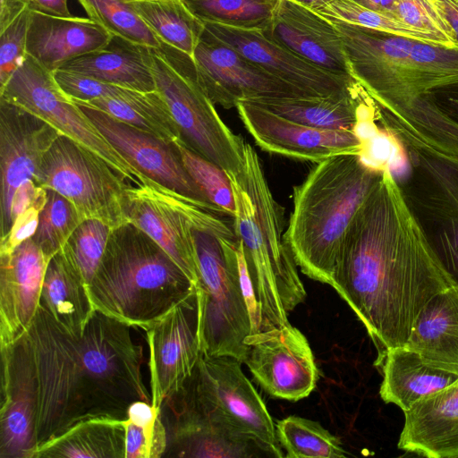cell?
<instances>
[{"label": "cell", "instance_id": "cell-1", "mask_svg": "<svg viewBox=\"0 0 458 458\" xmlns=\"http://www.w3.org/2000/svg\"><path fill=\"white\" fill-rule=\"evenodd\" d=\"M330 285L365 327L377 367L405 345L427 302L453 285L386 166L344 234Z\"/></svg>", "mask_w": 458, "mask_h": 458}, {"label": "cell", "instance_id": "cell-2", "mask_svg": "<svg viewBox=\"0 0 458 458\" xmlns=\"http://www.w3.org/2000/svg\"><path fill=\"white\" fill-rule=\"evenodd\" d=\"M130 328L96 310L73 336L39 306L22 336L35 377L36 451L81 422L124 420L132 403H151Z\"/></svg>", "mask_w": 458, "mask_h": 458}, {"label": "cell", "instance_id": "cell-3", "mask_svg": "<svg viewBox=\"0 0 458 458\" xmlns=\"http://www.w3.org/2000/svg\"><path fill=\"white\" fill-rule=\"evenodd\" d=\"M226 172V171H225ZM235 203L233 225L241 240L259 312V331L280 327L306 291L284 234V209L274 199L256 150L244 142L243 165L226 172Z\"/></svg>", "mask_w": 458, "mask_h": 458}, {"label": "cell", "instance_id": "cell-4", "mask_svg": "<svg viewBox=\"0 0 458 458\" xmlns=\"http://www.w3.org/2000/svg\"><path fill=\"white\" fill-rule=\"evenodd\" d=\"M381 169L358 154L337 155L318 162L293 187L284 238L307 276L330 285L344 234Z\"/></svg>", "mask_w": 458, "mask_h": 458}, {"label": "cell", "instance_id": "cell-5", "mask_svg": "<svg viewBox=\"0 0 458 458\" xmlns=\"http://www.w3.org/2000/svg\"><path fill=\"white\" fill-rule=\"evenodd\" d=\"M96 310L142 329L196 292L175 261L131 223L112 228L88 285Z\"/></svg>", "mask_w": 458, "mask_h": 458}, {"label": "cell", "instance_id": "cell-6", "mask_svg": "<svg viewBox=\"0 0 458 458\" xmlns=\"http://www.w3.org/2000/svg\"><path fill=\"white\" fill-rule=\"evenodd\" d=\"M331 21L342 38L352 77L397 123L435 144L441 117L423 98L413 51L417 39Z\"/></svg>", "mask_w": 458, "mask_h": 458}, {"label": "cell", "instance_id": "cell-7", "mask_svg": "<svg viewBox=\"0 0 458 458\" xmlns=\"http://www.w3.org/2000/svg\"><path fill=\"white\" fill-rule=\"evenodd\" d=\"M219 217L193 228L198 264L196 292L201 352L244 361L246 338L252 333L239 276L237 237L233 221Z\"/></svg>", "mask_w": 458, "mask_h": 458}, {"label": "cell", "instance_id": "cell-8", "mask_svg": "<svg viewBox=\"0 0 458 458\" xmlns=\"http://www.w3.org/2000/svg\"><path fill=\"white\" fill-rule=\"evenodd\" d=\"M380 123L407 156L409 173L399 182L404 199L441 267L458 288V157L426 144L388 115Z\"/></svg>", "mask_w": 458, "mask_h": 458}, {"label": "cell", "instance_id": "cell-9", "mask_svg": "<svg viewBox=\"0 0 458 458\" xmlns=\"http://www.w3.org/2000/svg\"><path fill=\"white\" fill-rule=\"evenodd\" d=\"M148 64L182 141L225 171L238 172L245 140L221 119L199 81L192 57L162 42L159 48H148Z\"/></svg>", "mask_w": 458, "mask_h": 458}, {"label": "cell", "instance_id": "cell-10", "mask_svg": "<svg viewBox=\"0 0 458 458\" xmlns=\"http://www.w3.org/2000/svg\"><path fill=\"white\" fill-rule=\"evenodd\" d=\"M241 363L233 357L201 352L191 376L164 404L189 408L253 440L267 454L283 457L274 421Z\"/></svg>", "mask_w": 458, "mask_h": 458}, {"label": "cell", "instance_id": "cell-11", "mask_svg": "<svg viewBox=\"0 0 458 458\" xmlns=\"http://www.w3.org/2000/svg\"><path fill=\"white\" fill-rule=\"evenodd\" d=\"M34 182L69 199L83 219H98L112 228L127 223L123 200L131 182L67 136L60 135L54 141Z\"/></svg>", "mask_w": 458, "mask_h": 458}, {"label": "cell", "instance_id": "cell-12", "mask_svg": "<svg viewBox=\"0 0 458 458\" xmlns=\"http://www.w3.org/2000/svg\"><path fill=\"white\" fill-rule=\"evenodd\" d=\"M0 98L44 119L62 135L99 156L129 182L144 181L146 176L112 147L80 106L63 91L53 72L30 55L0 89Z\"/></svg>", "mask_w": 458, "mask_h": 458}, {"label": "cell", "instance_id": "cell-13", "mask_svg": "<svg viewBox=\"0 0 458 458\" xmlns=\"http://www.w3.org/2000/svg\"><path fill=\"white\" fill-rule=\"evenodd\" d=\"M123 212L126 222L149 235L196 285L199 271L193 228L223 216L147 176L139 184L129 183Z\"/></svg>", "mask_w": 458, "mask_h": 458}, {"label": "cell", "instance_id": "cell-14", "mask_svg": "<svg viewBox=\"0 0 458 458\" xmlns=\"http://www.w3.org/2000/svg\"><path fill=\"white\" fill-rule=\"evenodd\" d=\"M244 363L269 395L296 402L307 397L318 379L306 336L290 322L250 334L245 340Z\"/></svg>", "mask_w": 458, "mask_h": 458}, {"label": "cell", "instance_id": "cell-15", "mask_svg": "<svg viewBox=\"0 0 458 458\" xmlns=\"http://www.w3.org/2000/svg\"><path fill=\"white\" fill-rule=\"evenodd\" d=\"M143 330L149 352L151 403L162 409L191 376L201 354L197 292Z\"/></svg>", "mask_w": 458, "mask_h": 458}, {"label": "cell", "instance_id": "cell-16", "mask_svg": "<svg viewBox=\"0 0 458 458\" xmlns=\"http://www.w3.org/2000/svg\"><path fill=\"white\" fill-rule=\"evenodd\" d=\"M192 59L199 81L216 105L229 109L241 100L304 97L272 77L204 29Z\"/></svg>", "mask_w": 458, "mask_h": 458}, {"label": "cell", "instance_id": "cell-17", "mask_svg": "<svg viewBox=\"0 0 458 458\" xmlns=\"http://www.w3.org/2000/svg\"><path fill=\"white\" fill-rule=\"evenodd\" d=\"M62 135L49 123L0 98V233L12 227L11 204L16 190L33 180L42 159Z\"/></svg>", "mask_w": 458, "mask_h": 458}, {"label": "cell", "instance_id": "cell-18", "mask_svg": "<svg viewBox=\"0 0 458 458\" xmlns=\"http://www.w3.org/2000/svg\"><path fill=\"white\" fill-rule=\"evenodd\" d=\"M76 104L112 147L135 169L223 216L190 176L174 144L121 122L101 110Z\"/></svg>", "mask_w": 458, "mask_h": 458}, {"label": "cell", "instance_id": "cell-19", "mask_svg": "<svg viewBox=\"0 0 458 458\" xmlns=\"http://www.w3.org/2000/svg\"><path fill=\"white\" fill-rule=\"evenodd\" d=\"M235 107L256 144L267 152L318 163L337 155H360L363 149V142L352 131L301 124L251 100H241Z\"/></svg>", "mask_w": 458, "mask_h": 458}, {"label": "cell", "instance_id": "cell-20", "mask_svg": "<svg viewBox=\"0 0 458 458\" xmlns=\"http://www.w3.org/2000/svg\"><path fill=\"white\" fill-rule=\"evenodd\" d=\"M205 29L267 73L295 89L304 97H325L346 92L352 77L325 71L267 38L262 30H244L216 23Z\"/></svg>", "mask_w": 458, "mask_h": 458}, {"label": "cell", "instance_id": "cell-21", "mask_svg": "<svg viewBox=\"0 0 458 458\" xmlns=\"http://www.w3.org/2000/svg\"><path fill=\"white\" fill-rule=\"evenodd\" d=\"M0 350V458H33L36 386L31 359L23 337Z\"/></svg>", "mask_w": 458, "mask_h": 458}, {"label": "cell", "instance_id": "cell-22", "mask_svg": "<svg viewBox=\"0 0 458 458\" xmlns=\"http://www.w3.org/2000/svg\"><path fill=\"white\" fill-rule=\"evenodd\" d=\"M264 35L329 72L352 77L342 38L334 23L293 0H276Z\"/></svg>", "mask_w": 458, "mask_h": 458}, {"label": "cell", "instance_id": "cell-23", "mask_svg": "<svg viewBox=\"0 0 458 458\" xmlns=\"http://www.w3.org/2000/svg\"><path fill=\"white\" fill-rule=\"evenodd\" d=\"M49 260L31 238L0 254V347L21 338L33 322Z\"/></svg>", "mask_w": 458, "mask_h": 458}, {"label": "cell", "instance_id": "cell-24", "mask_svg": "<svg viewBox=\"0 0 458 458\" xmlns=\"http://www.w3.org/2000/svg\"><path fill=\"white\" fill-rule=\"evenodd\" d=\"M403 413L399 449L429 458H458V380Z\"/></svg>", "mask_w": 458, "mask_h": 458}, {"label": "cell", "instance_id": "cell-25", "mask_svg": "<svg viewBox=\"0 0 458 458\" xmlns=\"http://www.w3.org/2000/svg\"><path fill=\"white\" fill-rule=\"evenodd\" d=\"M113 35L89 18L54 17L30 11L27 53L51 72L106 47Z\"/></svg>", "mask_w": 458, "mask_h": 458}, {"label": "cell", "instance_id": "cell-26", "mask_svg": "<svg viewBox=\"0 0 458 458\" xmlns=\"http://www.w3.org/2000/svg\"><path fill=\"white\" fill-rule=\"evenodd\" d=\"M167 404L174 420L165 455L196 458H250L261 448L251 439L217 425L196 411Z\"/></svg>", "mask_w": 458, "mask_h": 458}, {"label": "cell", "instance_id": "cell-27", "mask_svg": "<svg viewBox=\"0 0 458 458\" xmlns=\"http://www.w3.org/2000/svg\"><path fill=\"white\" fill-rule=\"evenodd\" d=\"M424 362L458 374V288L432 297L418 315L404 345Z\"/></svg>", "mask_w": 458, "mask_h": 458}, {"label": "cell", "instance_id": "cell-28", "mask_svg": "<svg viewBox=\"0 0 458 458\" xmlns=\"http://www.w3.org/2000/svg\"><path fill=\"white\" fill-rule=\"evenodd\" d=\"M378 367L383 375L381 399L397 405L403 411L458 380V374L427 364L417 352L405 346L388 350Z\"/></svg>", "mask_w": 458, "mask_h": 458}, {"label": "cell", "instance_id": "cell-29", "mask_svg": "<svg viewBox=\"0 0 458 458\" xmlns=\"http://www.w3.org/2000/svg\"><path fill=\"white\" fill-rule=\"evenodd\" d=\"M148 48L113 36L104 48L80 55L60 69L132 90H157Z\"/></svg>", "mask_w": 458, "mask_h": 458}, {"label": "cell", "instance_id": "cell-30", "mask_svg": "<svg viewBox=\"0 0 458 458\" xmlns=\"http://www.w3.org/2000/svg\"><path fill=\"white\" fill-rule=\"evenodd\" d=\"M39 306L73 336L83 334L96 312L87 284L63 249L47 264Z\"/></svg>", "mask_w": 458, "mask_h": 458}, {"label": "cell", "instance_id": "cell-31", "mask_svg": "<svg viewBox=\"0 0 458 458\" xmlns=\"http://www.w3.org/2000/svg\"><path fill=\"white\" fill-rule=\"evenodd\" d=\"M366 90L356 83L346 92L325 97L260 98L258 105L310 127L354 131Z\"/></svg>", "mask_w": 458, "mask_h": 458}, {"label": "cell", "instance_id": "cell-32", "mask_svg": "<svg viewBox=\"0 0 458 458\" xmlns=\"http://www.w3.org/2000/svg\"><path fill=\"white\" fill-rule=\"evenodd\" d=\"M125 458L123 420L94 419L81 422L39 447L33 458Z\"/></svg>", "mask_w": 458, "mask_h": 458}, {"label": "cell", "instance_id": "cell-33", "mask_svg": "<svg viewBox=\"0 0 458 458\" xmlns=\"http://www.w3.org/2000/svg\"><path fill=\"white\" fill-rule=\"evenodd\" d=\"M74 101L101 110L168 143L174 144L182 140L169 107L157 90L141 92L128 89L120 97Z\"/></svg>", "mask_w": 458, "mask_h": 458}, {"label": "cell", "instance_id": "cell-34", "mask_svg": "<svg viewBox=\"0 0 458 458\" xmlns=\"http://www.w3.org/2000/svg\"><path fill=\"white\" fill-rule=\"evenodd\" d=\"M129 2L162 42L192 57L205 23L182 0Z\"/></svg>", "mask_w": 458, "mask_h": 458}, {"label": "cell", "instance_id": "cell-35", "mask_svg": "<svg viewBox=\"0 0 458 458\" xmlns=\"http://www.w3.org/2000/svg\"><path fill=\"white\" fill-rule=\"evenodd\" d=\"M276 432L287 458H342L348 455L340 439L317 421L289 416L276 423Z\"/></svg>", "mask_w": 458, "mask_h": 458}, {"label": "cell", "instance_id": "cell-36", "mask_svg": "<svg viewBox=\"0 0 458 458\" xmlns=\"http://www.w3.org/2000/svg\"><path fill=\"white\" fill-rule=\"evenodd\" d=\"M204 23L263 30L272 17L276 0H182Z\"/></svg>", "mask_w": 458, "mask_h": 458}, {"label": "cell", "instance_id": "cell-37", "mask_svg": "<svg viewBox=\"0 0 458 458\" xmlns=\"http://www.w3.org/2000/svg\"><path fill=\"white\" fill-rule=\"evenodd\" d=\"M89 18L113 36L131 43L159 48L162 41L126 0H77Z\"/></svg>", "mask_w": 458, "mask_h": 458}, {"label": "cell", "instance_id": "cell-38", "mask_svg": "<svg viewBox=\"0 0 458 458\" xmlns=\"http://www.w3.org/2000/svg\"><path fill=\"white\" fill-rule=\"evenodd\" d=\"M46 190L47 200L39 214L38 225L31 239L50 259L63 249L84 219L69 199L54 190Z\"/></svg>", "mask_w": 458, "mask_h": 458}, {"label": "cell", "instance_id": "cell-39", "mask_svg": "<svg viewBox=\"0 0 458 458\" xmlns=\"http://www.w3.org/2000/svg\"><path fill=\"white\" fill-rule=\"evenodd\" d=\"M190 176L207 199L224 216L233 218L235 203L226 172L187 147L182 140L174 143Z\"/></svg>", "mask_w": 458, "mask_h": 458}, {"label": "cell", "instance_id": "cell-40", "mask_svg": "<svg viewBox=\"0 0 458 458\" xmlns=\"http://www.w3.org/2000/svg\"><path fill=\"white\" fill-rule=\"evenodd\" d=\"M111 230L98 219H84L63 247L87 285L101 261Z\"/></svg>", "mask_w": 458, "mask_h": 458}, {"label": "cell", "instance_id": "cell-41", "mask_svg": "<svg viewBox=\"0 0 458 458\" xmlns=\"http://www.w3.org/2000/svg\"><path fill=\"white\" fill-rule=\"evenodd\" d=\"M315 12L331 21L434 43L426 35L419 32L397 18L372 11L352 0H333Z\"/></svg>", "mask_w": 458, "mask_h": 458}, {"label": "cell", "instance_id": "cell-42", "mask_svg": "<svg viewBox=\"0 0 458 458\" xmlns=\"http://www.w3.org/2000/svg\"><path fill=\"white\" fill-rule=\"evenodd\" d=\"M396 17L436 44L458 47L451 27L431 0H397Z\"/></svg>", "mask_w": 458, "mask_h": 458}, {"label": "cell", "instance_id": "cell-43", "mask_svg": "<svg viewBox=\"0 0 458 458\" xmlns=\"http://www.w3.org/2000/svg\"><path fill=\"white\" fill-rule=\"evenodd\" d=\"M30 10L26 7L0 31V89L26 59Z\"/></svg>", "mask_w": 458, "mask_h": 458}, {"label": "cell", "instance_id": "cell-44", "mask_svg": "<svg viewBox=\"0 0 458 458\" xmlns=\"http://www.w3.org/2000/svg\"><path fill=\"white\" fill-rule=\"evenodd\" d=\"M125 429V458H159L165 455L168 433L160 414L148 425L123 420Z\"/></svg>", "mask_w": 458, "mask_h": 458}, {"label": "cell", "instance_id": "cell-45", "mask_svg": "<svg viewBox=\"0 0 458 458\" xmlns=\"http://www.w3.org/2000/svg\"><path fill=\"white\" fill-rule=\"evenodd\" d=\"M53 73L63 91L77 101L120 97L129 89L70 71L58 69Z\"/></svg>", "mask_w": 458, "mask_h": 458}, {"label": "cell", "instance_id": "cell-46", "mask_svg": "<svg viewBox=\"0 0 458 458\" xmlns=\"http://www.w3.org/2000/svg\"><path fill=\"white\" fill-rule=\"evenodd\" d=\"M41 210L40 208L31 207L14 219L8 233L0 238V254L13 251L34 235Z\"/></svg>", "mask_w": 458, "mask_h": 458}, {"label": "cell", "instance_id": "cell-47", "mask_svg": "<svg viewBox=\"0 0 458 458\" xmlns=\"http://www.w3.org/2000/svg\"><path fill=\"white\" fill-rule=\"evenodd\" d=\"M424 98L458 126V81L428 89L424 94Z\"/></svg>", "mask_w": 458, "mask_h": 458}, {"label": "cell", "instance_id": "cell-48", "mask_svg": "<svg viewBox=\"0 0 458 458\" xmlns=\"http://www.w3.org/2000/svg\"><path fill=\"white\" fill-rule=\"evenodd\" d=\"M47 200V190L33 180L22 183L14 192L11 204V222L31 207L43 209Z\"/></svg>", "mask_w": 458, "mask_h": 458}, {"label": "cell", "instance_id": "cell-49", "mask_svg": "<svg viewBox=\"0 0 458 458\" xmlns=\"http://www.w3.org/2000/svg\"><path fill=\"white\" fill-rule=\"evenodd\" d=\"M27 7L30 11L49 16L72 17L68 9L67 0H30Z\"/></svg>", "mask_w": 458, "mask_h": 458}, {"label": "cell", "instance_id": "cell-50", "mask_svg": "<svg viewBox=\"0 0 458 458\" xmlns=\"http://www.w3.org/2000/svg\"><path fill=\"white\" fill-rule=\"evenodd\" d=\"M448 22L458 47V0H431Z\"/></svg>", "mask_w": 458, "mask_h": 458}, {"label": "cell", "instance_id": "cell-51", "mask_svg": "<svg viewBox=\"0 0 458 458\" xmlns=\"http://www.w3.org/2000/svg\"><path fill=\"white\" fill-rule=\"evenodd\" d=\"M27 5L21 0H0V31L11 23Z\"/></svg>", "mask_w": 458, "mask_h": 458}, {"label": "cell", "instance_id": "cell-52", "mask_svg": "<svg viewBox=\"0 0 458 458\" xmlns=\"http://www.w3.org/2000/svg\"><path fill=\"white\" fill-rule=\"evenodd\" d=\"M356 4L380 13L382 14L396 17L397 0H352Z\"/></svg>", "mask_w": 458, "mask_h": 458}, {"label": "cell", "instance_id": "cell-53", "mask_svg": "<svg viewBox=\"0 0 458 458\" xmlns=\"http://www.w3.org/2000/svg\"><path fill=\"white\" fill-rule=\"evenodd\" d=\"M312 11H318L332 2L333 0H293Z\"/></svg>", "mask_w": 458, "mask_h": 458}, {"label": "cell", "instance_id": "cell-54", "mask_svg": "<svg viewBox=\"0 0 458 458\" xmlns=\"http://www.w3.org/2000/svg\"><path fill=\"white\" fill-rule=\"evenodd\" d=\"M22 3H24L26 5L30 2V0H21Z\"/></svg>", "mask_w": 458, "mask_h": 458}, {"label": "cell", "instance_id": "cell-55", "mask_svg": "<svg viewBox=\"0 0 458 458\" xmlns=\"http://www.w3.org/2000/svg\"><path fill=\"white\" fill-rule=\"evenodd\" d=\"M126 1H147V0H126Z\"/></svg>", "mask_w": 458, "mask_h": 458}]
</instances>
